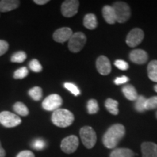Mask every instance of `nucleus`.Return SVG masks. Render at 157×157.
Here are the masks:
<instances>
[{
  "label": "nucleus",
  "mask_w": 157,
  "mask_h": 157,
  "mask_svg": "<svg viewBox=\"0 0 157 157\" xmlns=\"http://www.w3.org/2000/svg\"><path fill=\"white\" fill-rule=\"evenodd\" d=\"M74 121L73 113L67 109H59L52 115V122L58 127L65 128L69 127Z\"/></svg>",
  "instance_id": "obj_2"
},
{
  "label": "nucleus",
  "mask_w": 157,
  "mask_h": 157,
  "mask_svg": "<svg viewBox=\"0 0 157 157\" xmlns=\"http://www.w3.org/2000/svg\"><path fill=\"white\" fill-rule=\"evenodd\" d=\"M78 143L79 140L76 135H70L63 139L60 143V148L66 154H73L77 149Z\"/></svg>",
  "instance_id": "obj_8"
},
{
  "label": "nucleus",
  "mask_w": 157,
  "mask_h": 157,
  "mask_svg": "<svg viewBox=\"0 0 157 157\" xmlns=\"http://www.w3.org/2000/svg\"><path fill=\"white\" fill-rule=\"evenodd\" d=\"M87 111L90 114H95L99 111V105L98 101L95 99H90L87 104Z\"/></svg>",
  "instance_id": "obj_25"
},
{
  "label": "nucleus",
  "mask_w": 157,
  "mask_h": 157,
  "mask_svg": "<svg viewBox=\"0 0 157 157\" xmlns=\"http://www.w3.org/2000/svg\"><path fill=\"white\" fill-rule=\"evenodd\" d=\"M64 87L66 88V89H67L68 91H70L71 93L75 96H78L81 94V92H80L79 89H78L77 86L75 85L74 84L66 82V83L64 84Z\"/></svg>",
  "instance_id": "obj_30"
},
{
  "label": "nucleus",
  "mask_w": 157,
  "mask_h": 157,
  "mask_svg": "<svg viewBox=\"0 0 157 157\" xmlns=\"http://www.w3.org/2000/svg\"><path fill=\"white\" fill-rule=\"evenodd\" d=\"M6 156V152L5 151V149L2 148V146L1 142H0V157H5Z\"/></svg>",
  "instance_id": "obj_37"
},
{
  "label": "nucleus",
  "mask_w": 157,
  "mask_h": 157,
  "mask_svg": "<svg viewBox=\"0 0 157 157\" xmlns=\"http://www.w3.org/2000/svg\"><path fill=\"white\" fill-rule=\"evenodd\" d=\"M21 3L20 1L17 0H2L0 1V12L7 13L12 10H14Z\"/></svg>",
  "instance_id": "obj_16"
},
{
  "label": "nucleus",
  "mask_w": 157,
  "mask_h": 157,
  "mask_svg": "<svg viewBox=\"0 0 157 157\" xmlns=\"http://www.w3.org/2000/svg\"><path fill=\"white\" fill-rule=\"evenodd\" d=\"M113 8L115 11L116 17L118 23H125L130 17L131 11L129 5L124 2H117L113 3Z\"/></svg>",
  "instance_id": "obj_4"
},
{
  "label": "nucleus",
  "mask_w": 157,
  "mask_h": 157,
  "mask_svg": "<svg viewBox=\"0 0 157 157\" xmlns=\"http://www.w3.org/2000/svg\"><path fill=\"white\" fill-rule=\"evenodd\" d=\"M83 24L85 28L90 30H93L98 26V21L95 14L90 13L84 16L83 20Z\"/></svg>",
  "instance_id": "obj_19"
},
{
  "label": "nucleus",
  "mask_w": 157,
  "mask_h": 157,
  "mask_svg": "<svg viewBox=\"0 0 157 157\" xmlns=\"http://www.w3.org/2000/svg\"><path fill=\"white\" fill-rule=\"evenodd\" d=\"M9 48V44L5 40L0 39V56H3Z\"/></svg>",
  "instance_id": "obj_33"
},
{
  "label": "nucleus",
  "mask_w": 157,
  "mask_h": 157,
  "mask_svg": "<svg viewBox=\"0 0 157 157\" xmlns=\"http://www.w3.org/2000/svg\"><path fill=\"white\" fill-rule=\"evenodd\" d=\"M147 98H146L143 95H138L137 100L135 101V109L137 112L143 113L146 111V103Z\"/></svg>",
  "instance_id": "obj_23"
},
{
  "label": "nucleus",
  "mask_w": 157,
  "mask_h": 157,
  "mask_svg": "<svg viewBox=\"0 0 157 157\" xmlns=\"http://www.w3.org/2000/svg\"><path fill=\"white\" fill-rule=\"evenodd\" d=\"M118 101L111 98H108L105 101V106L106 108L109 113L113 115H117L119 113V109H118Z\"/></svg>",
  "instance_id": "obj_21"
},
{
  "label": "nucleus",
  "mask_w": 157,
  "mask_h": 157,
  "mask_svg": "<svg viewBox=\"0 0 157 157\" xmlns=\"http://www.w3.org/2000/svg\"><path fill=\"white\" fill-rule=\"evenodd\" d=\"M87 42V37L82 32H76L73 34L68 40V47L71 52H80Z\"/></svg>",
  "instance_id": "obj_5"
},
{
  "label": "nucleus",
  "mask_w": 157,
  "mask_h": 157,
  "mask_svg": "<svg viewBox=\"0 0 157 157\" xmlns=\"http://www.w3.org/2000/svg\"><path fill=\"white\" fill-rule=\"evenodd\" d=\"M29 68L35 73H39L42 70V65L36 59H33V60H31L30 63H29Z\"/></svg>",
  "instance_id": "obj_29"
},
{
  "label": "nucleus",
  "mask_w": 157,
  "mask_h": 157,
  "mask_svg": "<svg viewBox=\"0 0 157 157\" xmlns=\"http://www.w3.org/2000/svg\"><path fill=\"white\" fill-rule=\"evenodd\" d=\"M103 16L105 21L109 24H113L117 22V17H116L115 11L112 6L105 5L104 6L103 10Z\"/></svg>",
  "instance_id": "obj_15"
},
{
  "label": "nucleus",
  "mask_w": 157,
  "mask_h": 157,
  "mask_svg": "<svg viewBox=\"0 0 157 157\" xmlns=\"http://www.w3.org/2000/svg\"><path fill=\"white\" fill-rule=\"evenodd\" d=\"M134 152L127 148H119L113 149L109 157H134Z\"/></svg>",
  "instance_id": "obj_18"
},
{
  "label": "nucleus",
  "mask_w": 157,
  "mask_h": 157,
  "mask_svg": "<svg viewBox=\"0 0 157 157\" xmlns=\"http://www.w3.org/2000/svg\"><path fill=\"white\" fill-rule=\"evenodd\" d=\"M31 146L32 148L36 151H42L43 149L45 148L47 146L46 142L42 138H36L33 140L32 143H31Z\"/></svg>",
  "instance_id": "obj_28"
},
{
  "label": "nucleus",
  "mask_w": 157,
  "mask_h": 157,
  "mask_svg": "<svg viewBox=\"0 0 157 157\" xmlns=\"http://www.w3.org/2000/svg\"><path fill=\"white\" fill-rule=\"evenodd\" d=\"M0 123L4 127L12 128L21 124V119L15 113L10 111H2L0 113Z\"/></svg>",
  "instance_id": "obj_6"
},
{
  "label": "nucleus",
  "mask_w": 157,
  "mask_h": 157,
  "mask_svg": "<svg viewBox=\"0 0 157 157\" xmlns=\"http://www.w3.org/2000/svg\"><path fill=\"white\" fill-rule=\"evenodd\" d=\"M96 68L101 75H109L111 71V65L110 60L105 56H101L96 60Z\"/></svg>",
  "instance_id": "obj_11"
},
{
  "label": "nucleus",
  "mask_w": 157,
  "mask_h": 157,
  "mask_svg": "<svg viewBox=\"0 0 157 157\" xmlns=\"http://www.w3.org/2000/svg\"><path fill=\"white\" fill-rule=\"evenodd\" d=\"M27 58L26 54L23 51H18V52H15L13 55V56L11 57V61L13 63H21L24 62L25 59Z\"/></svg>",
  "instance_id": "obj_26"
},
{
  "label": "nucleus",
  "mask_w": 157,
  "mask_h": 157,
  "mask_svg": "<svg viewBox=\"0 0 157 157\" xmlns=\"http://www.w3.org/2000/svg\"><path fill=\"white\" fill-rule=\"evenodd\" d=\"M73 35V31L68 27H63L58 29L55 31L53 34V39L58 43H64L66 41L69 40Z\"/></svg>",
  "instance_id": "obj_12"
},
{
  "label": "nucleus",
  "mask_w": 157,
  "mask_h": 157,
  "mask_svg": "<svg viewBox=\"0 0 157 157\" xmlns=\"http://www.w3.org/2000/svg\"><path fill=\"white\" fill-rule=\"evenodd\" d=\"M80 137L84 146L88 149L93 148L97 141V135L95 130L90 126L82 127L79 131Z\"/></svg>",
  "instance_id": "obj_3"
},
{
  "label": "nucleus",
  "mask_w": 157,
  "mask_h": 157,
  "mask_svg": "<svg viewBox=\"0 0 157 157\" xmlns=\"http://www.w3.org/2000/svg\"><path fill=\"white\" fill-rule=\"evenodd\" d=\"M29 74V70L28 68L25 66H23V67L18 68V69L16 70L15 71L14 74H13V77L15 79H22V78H24L26 77Z\"/></svg>",
  "instance_id": "obj_27"
},
{
  "label": "nucleus",
  "mask_w": 157,
  "mask_h": 157,
  "mask_svg": "<svg viewBox=\"0 0 157 157\" xmlns=\"http://www.w3.org/2000/svg\"><path fill=\"white\" fill-rule=\"evenodd\" d=\"M148 76L151 80L157 83V60H154L148 65Z\"/></svg>",
  "instance_id": "obj_20"
},
{
  "label": "nucleus",
  "mask_w": 157,
  "mask_h": 157,
  "mask_svg": "<svg viewBox=\"0 0 157 157\" xmlns=\"http://www.w3.org/2000/svg\"><path fill=\"white\" fill-rule=\"evenodd\" d=\"M129 57L132 63L140 65L146 63L148 58V53L141 49H137L131 51Z\"/></svg>",
  "instance_id": "obj_13"
},
{
  "label": "nucleus",
  "mask_w": 157,
  "mask_h": 157,
  "mask_svg": "<svg viewBox=\"0 0 157 157\" xmlns=\"http://www.w3.org/2000/svg\"><path fill=\"white\" fill-rule=\"evenodd\" d=\"M156 119H157V111H156Z\"/></svg>",
  "instance_id": "obj_39"
},
{
  "label": "nucleus",
  "mask_w": 157,
  "mask_h": 157,
  "mask_svg": "<svg viewBox=\"0 0 157 157\" xmlns=\"http://www.w3.org/2000/svg\"><path fill=\"white\" fill-rule=\"evenodd\" d=\"M154 90H155V92H156V93H157V84H156V85H155L154 86Z\"/></svg>",
  "instance_id": "obj_38"
},
{
  "label": "nucleus",
  "mask_w": 157,
  "mask_h": 157,
  "mask_svg": "<svg viewBox=\"0 0 157 157\" xmlns=\"http://www.w3.org/2000/svg\"><path fill=\"white\" fill-rule=\"evenodd\" d=\"M156 109H157V96H153V97L147 99L146 103V109L153 110Z\"/></svg>",
  "instance_id": "obj_31"
},
{
  "label": "nucleus",
  "mask_w": 157,
  "mask_h": 157,
  "mask_svg": "<svg viewBox=\"0 0 157 157\" xmlns=\"http://www.w3.org/2000/svg\"><path fill=\"white\" fill-rule=\"evenodd\" d=\"M122 93L124 95L125 98L129 101H135L137 100L138 95H137V90L133 87L132 84H127L122 87Z\"/></svg>",
  "instance_id": "obj_17"
},
{
  "label": "nucleus",
  "mask_w": 157,
  "mask_h": 157,
  "mask_svg": "<svg viewBox=\"0 0 157 157\" xmlns=\"http://www.w3.org/2000/svg\"><path fill=\"white\" fill-rule=\"evenodd\" d=\"M141 151L142 157H157V145L153 142H143Z\"/></svg>",
  "instance_id": "obj_14"
},
{
  "label": "nucleus",
  "mask_w": 157,
  "mask_h": 157,
  "mask_svg": "<svg viewBox=\"0 0 157 157\" xmlns=\"http://www.w3.org/2000/svg\"><path fill=\"white\" fill-rule=\"evenodd\" d=\"M13 110L17 114L23 117H26L29 113V109L22 102H16L13 105Z\"/></svg>",
  "instance_id": "obj_22"
},
{
  "label": "nucleus",
  "mask_w": 157,
  "mask_h": 157,
  "mask_svg": "<svg viewBox=\"0 0 157 157\" xmlns=\"http://www.w3.org/2000/svg\"><path fill=\"white\" fill-rule=\"evenodd\" d=\"M16 157H35L34 153L31 151H23L17 155Z\"/></svg>",
  "instance_id": "obj_35"
},
{
  "label": "nucleus",
  "mask_w": 157,
  "mask_h": 157,
  "mask_svg": "<svg viewBox=\"0 0 157 157\" xmlns=\"http://www.w3.org/2000/svg\"><path fill=\"white\" fill-rule=\"evenodd\" d=\"M129 78L126 76H121L120 77H117L115 78L114 83L117 85H120V84H126L127 82H128Z\"/></svg>",
  "instance_id": "obj_34"
},
{
  "label": "nucleus",
  "mask_w": 157,
  "mask_h": 157,
  "mask_svg": "<svg viewBox=\"0 0 157 157\" xmlns=\"http://www.w3.org/2000/svg\"><path fill=\"white\" fill-rule=\"evenodd\" d=\"M144 38V32L142 29L135 28L130 31L126 39L127 44L130 48H135L142 42Z\"/></svg>",
  "instance_id": "obj_9"
},
{
  "label": "nucleus",
  "mask_w": 157,
  "mask_h": 157,
  "mask_svg": "<svg viewBox=\"0 0 157 157\" xmlns=\"http://www.w3.org/2000/svg\"><path fill=\"white\" fill-rule=\"evenodd\" d=\"M124 127L121 124H115L107 129L103 135V143L105 148H115L125 135Z\"/></svg>",
  "instance_id": "obj_1"
},
{
  "label": "nucleus",
  "mask_w": 157,
  "mask_h": 157,
  "mask_svg": "<svg viewBox=\"0 0 157 157\" xmlns=\"http://www.w3.org/2000/svg\"><path fill=\"white\" fill-rule=\"evenodd\" d=\"M79 2L77 0H67L63 2L61 13L64 17H71L75 15L78 12Z\"/></svg>",
  "instance_id": "obj_10"
},
{
  "label": "nucleus",
  "mask_w": 157,
  "mask_h": 157,
  "mask_svg": "<svg viewBox=\"0 0 157 157\" xmlns=\"http://www.w3.org/2000/svg\"><path fill=\"white\" fill-rule=\"evenodd\" d=\"M49 2H50L49 0H34V2L39 5H46L47 3H48Z\"/></svg>",
  "instance_id": "obj_36"
},
{
  "label": "nucleus",
  "mask_w": 157,
  "mask_h": 157,
  "mask_svg": "<svg viewBox=\"0 0 157 157\" xmlns=\"http://www.w3.org/2000/svg\"><path fill=\"white\" fill-rule=\"evenodd\" d=\"M114 65L116 67L121 71H127L129 68L128 63L123 60H117L114 62Z\"/></svg>",
  "instance_id": "obj_32"
},
{
  "label": "nucleus",
  "mask_w": 157,
  "mask_h": 157,
  "mask_svg": "<svg viewBox=\"0 0 157 157\" xmlns=\"http://www.w3.org/2000/svg\"><path fill=\"white\" fill-rule=\"evenodd\" d=\"M63 99L58 94H52L47 97L42 102L43 109L48 111H55L60 109Z\"/></svg>",
  "instance_id": "obj_7"
},
{
  "label": "nucleus",
  "mask_w": 157,
  "mask_h": 157,
  "mask_svg": "<svg viewBox=\"0 0 157 157\" xmlns=\"http://www.w3.org/2000/svg\"><path fill=\"white\" fill-rule=\"evenodd\" d=\"M29 95L35 101H39L42 98V89L40 87H34L29 90Z\"/></svg>",
  "instance_id": "obj_24"
}]
</instances>
